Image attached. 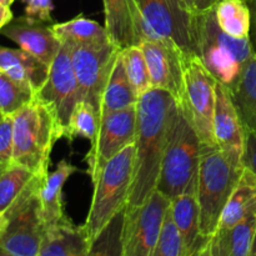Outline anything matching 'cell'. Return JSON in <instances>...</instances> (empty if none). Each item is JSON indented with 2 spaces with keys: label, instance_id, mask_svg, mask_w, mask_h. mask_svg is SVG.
<instances>
[{
  "label": "cell",
  "instance_id": "6da1fadb",
  "mask_svg": "<svg viewBox=\"0 0 256 256\" xmlns=\"http://www.w3.org/2000/svg\"><path fill=\"white\" fill-rule=\"evenodd\" d=\"M178 108L174 96L159 89H150L138 102L134 174L126 202L129 209L144 204L156 190Z\"/></svg>",
  "mask_w": 256,
  "mask_h": 256
},
{
  "label": "cell",
  "instance_id": "7a4b0ae2",
  "mask_svg": "<svg viewBox=\"0 0 256 256\" xmlns=\"http://www.w3.org/2000/svg\"><path fill=\"white\" fill-rule=\"evenodd\" d=\"M242 154L220 148H205L198 172L200 229L210 240L219 228L222 214L242 172Z\"/></svg>",
  "mask_w": 256,
  "mask_h": 256
},
{
  "label": "cell",
  "instance_id": "3957f363",
  "mask_svg": "<svg viewBox=\"0 0 256 256\" xmlns=\"http://www.w3.org/2000/svg\"><path fill=\"white\" fill-rule=\"evenodd\" d=\"M196 52L204 66L218 82L232 90L242 79L245 66L256 54L250 38L236 39L218 25L214 8L198 12Z\"/></svg>",
  "mask_w": 256,
  "mask_h": 256
},
{
  "label": "cell",
  "instance_id": "277c9868",
  "mask_svg": "<svg viewBox=\"0 0 256 256\" xmlns=\"http://www.w3.org/2000/svg\"><path fill=\"white\" fill-rule=\"evenodd\" d=\"M62 138L64 134L54 112L36 98L12 115L14 162L39 176L49 174L52 148Z\"/></svg>",
  "mask_w": 256,
  "mask_h": 256
},
{
  "label": "cell",
  "instance_id": "5b68a950",
  "mask_svg": "<svg viewBox=\"0 0 256 256\" xmlns=\"http://www.w3.org/2000/svg\"><path fill=\"white\" fill-rule=\"evenodd\" d=\"M205 148L186 112L179 105L165 148L156 190L169 200L182 194L198 178Z\"/></svg>",
  "mask_w": 256,
  "mask_h": 256
},
{
  "label": "cell",
  "instance_id": "8992f818",
  "mask_svg": "<svg viewBox=\"0 0 256 256\" xmlns=\"http://www.w3.org/2000/svg\"><path fill=\"white\" fill-rule=\"evenodd\" d=\"M134 160L135 142L110 159L92 182V205L82 225L90 242L120 210L126 206L134 174Z\"/></svg>",
  "mask_w": 256,
  "mask_h": 256
},
{
  "label": "cell",
  "instance_id": "52a82bcc",
  "mask_svg": "<svg viewBox=\"0 0 256 256\" xmlns=\"http://www.w3.org/2000/svg\"><path fill=\"white\" fill-rule=\"evenodd\" d=\"M146 26L148 38L172 40L186 58L198 56L196 12L185 0H136Z\"/></svg>",
  "mask_w": 256,
  "mask_h": 256
},
{
  "label": "cell",
  "instance_id": "ba28073f",
  "mask_svg": "<svg viewBox=\"0 0 256 256\" xmlns=\"http://www.w3.org/2000/svg\"><path fill=\"white\" fill-rule=\"evenodd\" d=\"M185 99L180 105L186 112L195 132L206 148H218L214 138L216 80L199 56L185 59Z\"/></svg>",
  "mask_w": 256,
  "mask_h": 256
},
{
  "label": "cell",
  "instance_id": "9c48e42d",
  "mask_svg": "<svg viewBox=\"0 0 256 256\" xmlns=\"http://www.w3.org/2000/svg\"><path fill=\"white\" fill-rule=\"evenodd\" d=\"M66 45L72 54V68L79 86V99L92 104L99 112L102 92L122 49L112 42L95 46Z\"/></svg>",
  "mask_w": 256,
  "mask_h": 256
},
{
  "label": "cell",
  "instance_id": "30bf717a",
  "mask_svg": "<svg viewBox=\"0 0 256 256\" xmlns=\"http://www.w3.org/2000/svg\"><path fill=\"white\" fill-rule=\"evenodd\" d=\"M170 200L159 190L138 208H126L124 225L125 256H150L160 234Z\"/></svg>",
  "mask_w": 256,
  "mask_h": 256
},
{
  "label": "cell",
  "instance_id": "8fae6325",
  "mask_svg": "<svg viewBox=\"0 0 256 256\" xmlns=\"http://www.w3.org/2000/svg\"><path fill=\"white\" fill-rule=\"evenodd\" d=\"M136 106L112 112L102 118L96 138L86 155L88 172L94 182L110 159L135 142Z\"/></svg>",
  "mask_w": 256,
  "mask_h": 256
},
{
  "label": "cell",
  "instance_id": "7c38bea8",
  "mask_svg": "<svg viewBox=\"0 0 256 256\" xmlns=\"http://www.w3.org/2000/svg\"><path fill=\"white\" fill-rule=\"evenodd\" d=\"M144 52L152 82V89L168 92L178 104H184V70L186 56L172 40L154 38L139 44Z\"/></svg>",
  "mask_w": 256,
  "mask_h": 256
},
{
  "label": "cell",
  "instance_id": "4fadbf2b",
  "mask_svg": "<svg viewBox=\"0 0 256 256\" xmlns=\"http://www.w3.org/2000/svg\"><path fill=\"white\" fill-rule=\"evenodd\" d=\"M35 98L52 109L65 136L72 112L80 102L72 54L66 44H62L59 54L50 65L49 76Z\"/></svg>",
  "mask_w": 256,
  "mask_h": 256
},
{
  "label": "cell",
  "instance_id": "5bb4252c",
  "mask_svg": "<svg viewBox=\"0 0 256 256\" xmlns=\"http://www.w3.org/2000/svg\"><path fill=\"white\" fill-rule=\"evenodd\" d=\"M45 224L38 196L9 219L0 238V249L14 256H39Z\"/></svg>",
  "mask_w": 256,
  "mask_h": 256
},
{
  "label": "cell",
  "instance_id": "9a60e30c",
  "mask_svg": "<svg viewBox=\"0 0 256 256\" xmlns=\"http://www.w3.org/2000/svg\"><path fill=\"white\" fill-rule=\"evenodd\" d=\"M0 32L20 49L34 55L49 66L62 46V42L52 30V25L26 15L12 19Z\"/></svg>",
  "mask_w": 256,
  "mask_h": 256
},
{
  "label": "cell",
  "instance_id": "2e32d148",
  "mask_svg": "<svg viewBox=\"0 0 256 256\" xmlns=\"http://www.w3.org/2000/svg\"><path fill=\"white\" fill-rule=\"evenodd\" d=\"M105 29L112 44L120 49L139 45L148 32L136 0H102Z\"/></svg>",
  "mask_w": 256,
  "mask_h": 256
},
{
  "label": "cell",
  "instance_id": "e0dca14e",
  "mask_svg": "<svg viewBox=\"0 0 256 256\" xmlns=\"http://www.w3.org/2000/svg\"><path fill=\"white\" fill-rule=\"evenodd\" d=\"M46 178L12 162L0 174V215L8 220L26 206L39 194Z\"/></svg>",
  "mask_w": 256,
  "mask_h": 256
},
{
  "label": "cell",
  "instance_id": "ac0fdd59",
  "mask_svg": "<svg viewBox=\"0 0 256 256\" xmlns=\"http://www.w3.org/2000/svg\"><path fill=\"white\" fill-rule=\"evenodd\" d=\"M198 178L185 190L170 200V214L182 238L186 256H195L209 240L200 229V209L196 192Z\"/></svg>",
  "mask_w": 256,
  "mask_h": 256
},
{
  "label": "cell",
  "instance_id": "d6986e66",
  "mask_svg": "<svg viewBox=\"0 0 256 256\" xmlns=\"http://www.w3.org/2000/svg\"><path fill=\"white\" fill-rule=\"evenodd\" d=\"M214 112V138L218 148L244 154L245 130L229 89L216 82Z\"/></svg>",
  "mask_w": 256,
  "mask_h": 256
},
{
  "label": "cell",
  "instance_id": "ffe728a7",
  "mask_svg": "<svg viewBox=\"0 0 256 256\" xmlns=\"http://www.w3.org/2000/svg\"><path fill=\"white\" fill-rule=\"evenodd\" d=\"M0 70L36 95L49 76L50 66L20 48L0 46Z\"/></svg>",
  "mask_w": 256,
  "mask_h": 256
},
{
  "label": "cell",
  "instance_id": "44dd1931",
  "mask_svg": "<svg viewBox=\"0 0 256 256\" xmlns=\"http://www.w3.org/2000/svg\"><path fill=\"white\" fill-rule=\"evenodd\" d=\"M90 244L84 226L66 218L45 228L39 256H86Z\"/></svg>",
  "mask_w": 256,
  "mask_h": 256
},
{
  "label": "cell",
  "instance_id": "7402d4cb",
  "mask_svg": "<svg viewBox=\"0 0 256 256\" xmlns=\"http://www.w3.org/2000/svg\"><path fill=\"white\" fill-rule=\"evenodd\" d=\"M78 172L79 169L75 165L62 159L58 162L54 172L48 174L46 179L40 186L38 199H39L40 214L45 228L58 224L68 218L64 209L62 189L68 179Z\"/></svg>",
  "mask_w": 256,
  "mask_h": 256
},
{
  "label": "cell",
  "instance_id": "603a6c76",
  "mask_svg": "<svg viewBox=\"0 0 256 256\" xmlns=\"http://www.w3.org/2000/svg\"><path fill=\"white\" fill-rule=\"evenodd\" d=\"M138 102H139V98L136 96L134 89L128 80L124 65H122V54L119 52L106 82V86L102 92L99 112L100 119L112 112L136 106Z\"/></svg>",
  "mask_w": 256,
  "mask_h": 256
},
{
  "label": "cell",
  "instance_id": "cb8c5ba5",
  "mask_svg": "<svg viewBox=\"0 0 256 256\" xmlns=\"http://www.w3.org/2000/svg\"><path fill=\"white\" fill-rule=\"evenodd\" d=\"M256 205V175L244 168L242 176L228 200L218 230H229L244 219Z\"/></svg>",
  "mask_w": 256,
  "mask_h": 256
},
{
  "label": "cell",
  "instance_id": "d4e9b609",
  "mask_svg": "<svg viewBox=\"0 0 256 256\" xmlns=\"http://www.w3.org/2000/svg\"><path fill=\"white\" fill-rule=\"evenodd\" d=\"M52 30L62 44L95 46L112 42L105 26L82 15L69 22L52 24Z\"/></svg>",
  "mask_w": 256,
  "mask_h": 256
},
{
  "label": "cell",
  "instance_id": "484cf974",
  "mask_svg": "<svg viewBox=\"0 0 256 256\" xmlns=\"http://www.w3.org/2000/svg\"><path fill=\"white\" fill-rule=\"evenodd\" d=\"M244 130L256 132V54L245 66L242 79L230 90Z\"/></svg>",
  "mask_w": 256,
  "mask_h": 256
},
{
  "label": "cell",
  "instance_id": "4316f807",
  "mask_svg": "<svg viewBox=\"0 0 256 256\" xmlns=\"http://www.w3.org/2000/svg\"><path fill=\"white\" fill-rule=\"evenodd\" d=\"M214 10L222 32L236 39L250 38L252 12L246 0H220Z\"/></svg>",
  "mask_w": 256,
  "mask_h": 256
},
{
  "label": "cell",
  "instance_id": "83f0119b",
  "mask_svg": "<svg viewBox=\"0 0 256 256\" xmlns=\"http://www.w3.org/2000/svg\"><path fill=\"white\" fill-rule=\"evenodd\" d=\"M125 215H126V206L120 210L92 240L86 256H125Z\"/></svg>",
  "mask_w": 256,
  "mask_h": 256
},
{
  "label": "cell",
  "instance_id": "f1b7e54d",
  "mask_svg": "<svg viewBox=\"0 0 256 256\" xmlns=\"http://www.w3.org/2000/svg\"><path fill=\"white\" fill-rule=\"evenodd\" d=\"M125 74L136 96L142 98L152 89L149 69L144 52L139 45H132L120 50Z\"/></svg>",
  "mask_w": 256,
  "mask_h": 256
},
{
  "label": "cell",
  "instance_id": "f546056e",
  "mask_svg": "<svg viewBox=\"0 0 256 256\" xmlns=\"http://www.w3.org/2000/svg\"><path fill=\"white\" fill-rule=\"evenodd\" d=\"M218 232L224 235L230 256H249L256 236V205L232 229Z\"/></svg>",
  "mask_w": 256,
  "mask_h": 256
},
{
  "label": "cell",
  "instance_id": "4dcf8cb0",
  "mask_svg": "<svg viewBox=\"0 0 256 256\" xmlns=\"http://www.w3.org/2000/svg\"><path fill=\"white\" fill-rule=\"evenodd\" d=\"M99 122L100 118L98 110L89 102L80 100L72 112L64 138L72 142L79 136L92 142L96 138Z\"/></svg>",
  "mask_w": 256,
  "mask_h": 256
},
{
  "label": "cell",
  "instance_id": "1f68e13d",
  "mask_svg": "<svg viewBox=\"0 0 256 256\" xmlns=\"http://www.w3.org/2000/svg\"><path fill=\"white\" fill-rule=\"evenodd\" d=\"M35 94L0 70V112L12 116L34 100Z\"/></svg>",
  "mask_w": 256,
  "mask_h": 256
},
{
  "label": "cell",
  "instance_id": "d6a6232c",
  "mask_svg": "<svg viewBox=\"0 0 256 256\" xmlns=\"http://www.w3.org/2000/svg\"><path fill=\"white\" fill-rule=\"evenodd\" d=\"M150 256H186L182 238L172 222L170 208L165 216L162 234Z\"/></svg>",
  "mask_w": 256,
  "mask_h": 256
},
{
  "label": "cell",
  "instance_id": "836d02e7",
  "mask_svg": "<svg viewBox=\"0 0 256 256\" xmlns=\"http://www.w3.org/2000/svg\"><path fill=\"white\" fill-rule=\"evenodd\" d=\"M12 162H14L12 116H5L0 122V174Z\"/></svg>",
  "mask_w": 256,
  "mask_h": 256
},
{
  "label": "cell",
  "instance_id": "e575fe53",
  "mask_svg": "<svg viewBox=\"0 0 256 256\" xmlns=\"http://www.w3.org/2000/svg\"><path fill=\"white\" fill-rule=\"evenodd\" d=\"M25 4V15L32 19L52 22V12L54 10L52 0H22Z\"/></svg>",
  "mask_w": 256,
  "mask_h": 256
},
{
  "label": "cell",
  "instance_id": "d590c367",
  "mask_svg": "<svg viewBox=\"0 0 256 256\" xmlns=\"http://www.w3.org/2000/svg\"><path fill=\"white\" fill-rule=\"evenodd\" d=\"M242 164L256 175V132L245 130Z\"/></svg>",
  "mask_w": 256,
  "mask_h": 256
},
{
  "label": "cell",
  "instance_id": "8d00e7d4",
  "mask_svg": "<svg viewBox=\"0 0 256 256\" xmlns=\"http://www.w3.org/2000/svg\"><path fill=\"white\" fill-rule=\"evenodd\" d=\"M210 248H212V256H230L222 232H215L214 236L210 239Z\"/></svg>",
  "mask_w": 256,
  "mask_h": 256
},
{
  "label": "cell",
  "instance_id": "74e56055",
  "mask_svg": "<svg viewBox=\"0 0 256 256\" xmlns=\"http://www.w3.org/2000/svg\"><path fill=\"white\" fill-rule=\"evenodd\" d=\"M220 0H194V9L195 12H204L208 10L215 8V5L219 2Z\"/></svg>",
  "mask_w": 256,
  "mask_h": 256
},
{
  "label": "cell",
  "instance_id": "f35d334b",
  "mask_svg": "<svg viewBox=\"0 0 256 256\" xmlns=\"http://www.w3.org/2000/svg\"><path fill=\"white\" fill-rule=\"evenodd\" d=\"M12 19H14V16H12V10H10V8L4 6V5L0 4V32H2V28L6 24H9Z\"/></svg>",
  "mask_w": 256,
  "mask_h": 256
},
{
  "label": "cell",
  "instance_id": "ab89813d",
  "mask_svg": "<svg viewBox=\"0 0 256 256\" xmlns=\"http://www.w3.org/2000/svg\"><path fill=\"white\" fill-rule=\"evenodd\" d=\"M248 5L250 8L252 12V36L256 39V0H246Z\"/></svg>",
  "mask_w": 256,
  "mask_h": 256
},
{
  "label": "cell",
  "instance_id": "60d3db41",
  "mask_svg": "<svg viewBox=\"0 0 256 256\" xmlns=\"http://www.w3.org/2000/svg\"><path fill=\"white\" fill-rule=\"evenodd\" d=\"M195 256H212V248H210V240L204 245V246L200 249V252H198Z\"/></svg>",
  "mask_w": 256,
  "mask_h": 256
},
{
  "label": "cell",
  "instance_id": "b9f144b4",
  "mask_svg": "<svg viewBox=\"0 0 256 256\" xmlns=\"http://www.w3.org/2000/svg\"><path fill=\"white\" fill-rule=\"evenodd\" d=\"M8 222H9V220H8L5 216H2V215H0V238H2V235L4 234L5 229H6L8 226Z\"/></svg>",
  "mask_w": 256,
  "mask_h": 256
},
{
  "label": "cell",
  "instance_id": "7bdbcfd3",
  "mask_svg": "<svg viewBox=\"0 0 256 256\" xmlns=\"http://www.w3.org/2000/svg\"><path fill=\"white\" fill-rule=\"evenodd\" d=\"M12 2H14V0H0V4L8 8H10V5H12Z\"/></svg>",
  "mask_w": 256,
  "mask_h": 256
},
{
  "label": "cell",
  "instance_id": "ee69618b",
  "mask_svg": "<svg viewBox=\"0 0 256 256\" xmlns=\"http://www.w3.org/2000/svg\"><path fill=\"white\" fill-rule=\"evenodd\" d=\"M249 256H256V236H255L254 244H252V252H250V255H249Z\"/></svg>",
  "mask_w": 256,
  "mask_h": 256
},
{
  "label": "cell",
  "instance_id": "f6af8a7d",
  "mask_svg": "<svg viewBox=\"0 0 256 256\" xmlns=\"http://www.w3.org/2000/svg\"><path fill=\"white\" fill-rule=\"evenodd\" d=\"M185 2H186V4L189 5L190 9H192V12H195V9H194V0H185Z\"/></svg>",
  "mask_w": 256,
  "mask_h": 256
},
{
  "label": "cell",
  "instance_id": "bcb514c9",
  "mask_svg": "<svg viewBox=\"0 0 256 256\" xmlns=\"http://www.w3.org/2000/svg\"><path fill=\"white\" fill-rule=\"evenodd\" d=\"M0 256H14V255L9 254V252H5V250L0 249Z\"/></svg>",
  "mask_w": 256,
  "mask_h": 256
},
{
  "label": "cell",
  "instance_id": "7dc6e473",
  "mask_svg": "<svg viewBox=\"0 0 256 256\" xmlns=\"http://www.w3.org/2000/svg\"><path fill=\"white\" fill-rule=\"evenodd\" d=\"M4 118H5V116H4V115H2V112H0V122H2V120L4 119Z\"/></svg>",
  "mask_w": 256,
  "mask_h": 256
}]
</instances>
